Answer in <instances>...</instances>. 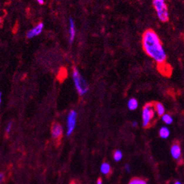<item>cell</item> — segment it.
I'll return each instance as SVG.
<instances>
[{
  "label": "cell",
  "mask_w": 184,
  "mask_h": 184,
  "mask_svg": "<svg viewBox=\"0 0 184 184\" xmlns=\"http://www.w3.org/2000/svg\"><path fill=\"white\" fill-rule=\"evenodd\" d=\"M142 46L145 52L158 65L167 60V54L158 35L153 30L148 29L142 35Z\"/></svg>",
  "instance_id": "6da1fadb"
},
{
  "label": "cell",
  "mask_w": 184,
  "mask_h": 184,
  "mask_svg": "<svg viewBox=\"0 0 184 184\" xmlns=\"http://www.w3.org/2000/svg\"><path fill=\"white\" fill-rule=\"evenodd\" d=\"M72 78L77 93L80 96L85 95L88 92L89 85L87 84V81L85 80V78L83 77V76L81 75L79 71L76 67L73 68Z\"/></svg>",
  "instance_id": "7a4b0ae2"
},
{
  "label": "cell",
  "mask_w": 184,
  "mask_h": 184,
  "mask_svg": "<svg viewBox=\"0 0 184 184\" xmlns=\"http://www.w3.org/2000/svg\"><path fill=\"white\" fill-rule=\"evenodd\" d=\"M153 5L156 11L158 19L163 22L169 20V13L165 0H153Z\"/></svg>",
  "instance_id": "3957f363"
},
{
  "label": "cell",
  "mask_w": 184,
  "mask_h": 184,
  "mask_svg": "<svg viewBox=\"0 0 184 184\" xmlns=\"http://www.w3.org/2000/svg\"><path fill=\"white\" fill-rule=\"evenodd\" d=\"M153 116L154 110L152 103H148L145 104L142 110V124L144 127H148L149 126Z\"/></svg>",
  "instance_id": "277c9868"
},
{
  "label": "cell",
  "mask_w": 184,
  "mask_h": 184,
  "mask_svg": "<svg viewBox=\"0 0 184 184\" xmlns=\"http://www.w3.org/2000/svg\"><path fill=\"white\" fill-rule=\"evenodd\" d=\"M77 114L74 110L71 111L67 117V136H71L76 126Z\"/></svg>",
  "instance_id": "5b68a950"
},
{
  "label": "cell",
  "mask_w": 184,
  "mask_h": 184,
  "mask_svg": "<svg viewBox=\"0 0 184 184\" xmlns=\"http://www.w3.org/2000/svg\"><path fill=\"white\" fill-rule=\"evenodd\" d=\"M44 24L39 23L38 24H37L35 27H33L32 29L28 31L27 33H26V37H27V38L30 39V38H34V37L38 36L40 34H41V32L44 30Z\"/></svg>",
  "instance_id": "8992f818"
},
{
  "label": "cell",
  "mask_w": 184,
  "mask_h": 184,
  "mask_svg": "<svg viewBox=\"0 0 184 184\" xmlns=\"http://www.w3.org/2000/svg\"><path fill=\"white\" fill-rule=\"evenodd\" d=\"M62 126L60 123H55L52 125L51 127V135L54 139H59L62 134Z\"/></svg>",
  "instance_id": "52a82bcc"
},
{
  "label": "cell",
  "mask_w": 184,
  "mask_h": 184,
  "mask_svg": "<svg viewBox=\"0 0 184 184\" xmlns=\"http://www.w3.org/2000/svg\"><path fill=\"white\" fill-rule=\"evenodd\" d=\"M170 153L174 159L178 160L181 156V149L178 143H174L170 149Z\"/></svg>",
  "instance_id": "ba28073f"
},
{
  "label": "cell",
  "mask_w": 184,
  "mask_h": 184,
  "mask_svg": "<svg viewBox=\"0 0 184 184\" xmlns=\"http://www.w3.org/2000/svg\"><path fill=\"white\" fill-rule=\"evenodd\" d=\"M76 36L75 23L72 19H69V41L71 44L73 42Z\"/></svg>",
  "instance_id": "9c48e42d"
},
{
  "label": "cell",
  "mask_w": 184,
  "mask_h": 184,
  "mask_svg": "<svg viewBox=\"0 0 184 184\" xmlns=\"http://www.w3.org/2000/svg\"><path fill=\"white\" fill-rule=\"evenodd\" d=\"M128 108L130 110L133 111L136 110L138 108V106H139V103H138V101L135 98H131L129 99L128 101Z\"/></svg>",
  "instance_id": "30bf717a"
},
{
  "label": "cell",
  "mask_w": 184,
  "mask_h": 184,
  "mask_svg": "<svg viewBox=\"0 0 184 184\" xmlns=\"http://www.w3.org/2000/svg\"><path fill=\"white\" fill-rule=\"evenodd\" d=\"M155 110L157 112L159 116L162 117L163 115L165 114V109H164V106L162 103H155Z\"/></svg>",
  "instance_id": "8fae6325"
},
{
  "label": "cell",
  "mask_w": 184,
  "mask_h": 184,
  "mask_svg": "<svg viewBox=\"0 0 184 184\" xmlns=\"http://www.w3.org/2000/svg\"><path fill=\"white\" fill-rule=\"evenodd\" d=\"M170 129L167 127H162L159 130V136L162 139H167L170 136Z\"/></svg>",
  "instance_id": "7c38bea8"
},
{
  "label": "cell",
  "mask_w": 184,
  "mask_h": 184,
  "mask_svg": "<svg viewBox=\"0 0 184 184\" xmlns=\"http://www.w3.org/2000/svg\"><path fill=\"white\" fill-rule=\"evenodd\" d=\"M101 172L103 175H108L111 172V167L110 164L107 162H104L101 165Z\"/></svg>",
  "instance_id": "4fadbf2b"
},
{
  "label": "cell",
  "mask_w": 184,
  "mask_h": 184,
  "mask_svg": "<svg viewBox=\"0 0 184 184\" xmlns=\"http://www.w3.org/2000/svg\"><path fill=\"white\" fill-rule=\"evenodd\" d=\"M162 121L165 124L170 125L173 122V117L170 115H169V114H164L162 116Z\"/></svg>",
  "instance_id": "5bb4252c"
},
{
  "label": "cell",
  "mask_w": 184,
  "mask_h": 184,
  "mask_svg": "<svg viewBox=\"0 0 184 184\" xmlns=\"http://www.w3.org/2000/svg\"><path fill=\"white\" fill-rule=\"evenodd\" d=\"M123 153L121 152V150H118L115 151V153H114V155H113V158H114V160H115V161H120L121 159L123 158Z\"/></svg>",
  "instance_id": "9a60e30c"
},
{
  "label": "cell",
  "mask_w": 184,
  "mask_h": 184,
  "mask_svg": "<svg viewBox=\"0 0 184 184\" xmlns=\"http://www.w3.org/2000/svg\"><path fill=\"white\" fill-rule=\"evenodd\" d=\"M129 184H147V182L145 180H142V179L134 178L131 180Z\"/></svg>",
  "instance_id": "2e32d148"
},
{
  "label": "cell",
  "mask_w": 184,
  "mask_h": 184,
  "mask_svg": "<svg viewBox=\"0 0 184 184\" xmlns=\"http://www.w3.org/2000/svg\"><path fill=\"white\" fill-rule=\"evenodd\" d=\"M11 129H12V123L10 122L7 123V126L6 127V133H9L10 131H11Z\"/></svg>",
  "instance_id": "e0dca14e"
},
{
  "label": "cell",
  "mask_w": 184,
  "mask_h": 184,
  "mask_svg": "<svg viewBox=\"0 0 184 184\" xmlns=\"http://www.w3.org/2000/svg\"><path fill=\"white\" fill-rule=\"evenodd\" d=\"M125 168H126V170L128 172V173H130L131 172V167L129 164H126L125 165Z\"/></svg>",
  "instance_id": "ac0fdd59"
},
{
  "label": "cell",
  "mask_w": 184,
  "mask_h": 184,
  "mask_svg": "<svg viewBox=\"0 0 184 184\" xmlns=\"http://www.w3.org/2000/svg\"><path fill=\"white\" fill-rule=\"evenodd\" d=\"M132 125H133V127H136V126H137V125H138V123L136 122V121H133V123H132Z\"/></svg>",
  "instance_id": "d6986e66"
},
{
  "label": "cell",
  "mask_w": 184,
  "mask_h": 184,
  "mask_svg": "<svg viewBox=\"0 0 184 184\" xmlns=\"http://www.w3.org/2000/svg\"><path fill=\"white\" fill-rule=\"evenodd\" d=\"M3 178H4V174H3V173H1V174H0V180L2 181Z\"/></svg>",
  "instance_id": "ffe728a7"
},
{
  "label": "cell",
  "mask_w": 184,
  "mask_h": 184,
  "mask_svg": "<svg viewBox=\"0 0 184 184\" xmlns=\"http://www.w3.org/2000/svg\"><path fill=\"white\" fill-rule=\"evenodd\" d=\"M37 1H38L40 4H43L44 3V0H37Z\"/></svg>",
  "instance_id": "44dd1931"
},
{
  "label": "cell",
  "mask_w": 184,
  "mask_h": 184,
  "mask_svg": "<svg viewBox=\"0 0 184 184\" xmlns=\"http://www.w3.org/2000/svg\"><path fill=\"white\" fill-rule=\"evenodd\" d=\"M2 101V93H0V103H1Z\"/></svg>",
  "instance_id": "7402d4cb"
},
{
  "label": "cell",
  "mask_w": 184,
  "mask_h": 184,
  "mask_svg": "<svg viewBox=\"0 0 184 184\" xmlns=\"http://www.w3.org/2000/svg\"><path fill=\"white\" fill-rule=\"evenodd\" d=\"M97 184H103V183H102V180L101 179H98L97 181Z\"/></svg>",
  "instance_id": "603a6c76"
},
{
  "label": "cell",
  "mask_w": 184,
  "mask_h": 184,
  "mask_svg": "<svg viewBox=\"0 0 184 184\" xmlns=\"http://www.w3.org/2000/svg\"><path fill=\"white\" fill-rule=\"evenodd\" d=\"M71 184H78V183H77L76 181H72V182H71Z\"/></svg>",
  "instance_id": "cb8c5ba5"
},
{
  "label": "cell",
  "mask_w": 184,
  "mask_h": 184,
  "mask_svg": "<svg viewBox=\"0 0 184 184\" xmlns=\"http://www.w3.org/2000/svg\"><path fill=\"white\" fill-rule=\"evenodd\" d=\"M174 184H182V183H180V182H179V181H176L175 183Z\"/></svg>",
  "instance_id": "d4e9b609"
}]
</instances>
